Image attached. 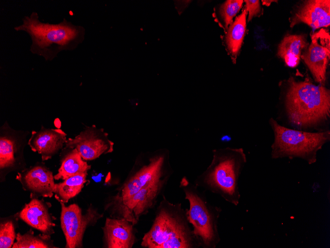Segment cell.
I'll use <instances>...</instances> for the list:
<instances>
[{
    "instance_id": "cell-1",
    "label": "cell",
    "mask_w": 330,
    "mask_h": 248,
    "mask_svg": "<svg viewBox=\"0 0 330 248\" xmlns=\"http://www.w3.org/2000/svg\"><path fill=\"white\" fill-rule=\"evenodd\" d=\"M14 29L27 32L32 41L31 51L46 60H52L61 51L74 50L82 42L84 34L82 27L65 19L59 24L41 22L36 12L25 17L22 24Z\"/></svg>"
},
{
    "instance_id": "cell-2",
    "label": "cell",
    "mask_w": 330,
    "mask_h": 248,
    "mask_svg": "<svg viewBox=\"0 0 330 248\" xmlns=\"http://www.w3.org/2000/svg\"><path fill=\"white\" fill-rule=\"evenodd\" d=\"M286 108L290 121L296 126L308 127L327 119L330 112V90L322 85L308 81L289 80Z\"/></svg>"
},
{
    "instance_id": "cell-3",
    "label": "cell",
    "mask_w": 330,
    "mask_h": 248,
    "mask_svg": "<svg viewBox=\"0 0 330 248\" xmlns=\"http://www.w3.org/2000/svg\"><path fill=\"white\" fill-rule=\"evenodd\" d=\"M181 207L161 204L152 226L144 236L141 246L148 248H191L200 246Z\"/></svg>"
},
{
    "instance_id": "cell-4",
    "label": "cell",
    "mask_w": 330,
    "mask_h": 248,
    "mask_svg": "<svg viewBox=\"0 0 330 248\" xmlns=\"http://www.w3.org/2000/svg\"><path fill=\"white\" fill-rule=\"evenodd\" d=\"M269 123L274 134L272 158H300L312 164L316 162L318 151L330 140V131L315 133L290 129L279 125L273 118Z\"/></svg>"
},
{
    "instance_id": "cell-5",
    "label": "cell",
    "mask_w": 330,
    "mask_h": 248,
    "mask_svg": "<svg viewBox=\"0 0 330 248\" xmlns=\"http://www.w3.org/2000/svg\"><path fill=\"white\" fill-rule=\"evenodd\" d=\"M246 157L242 149L227 148L214 155L204 182L208 190L237 205L241 198L238 180Z\"/></svg>"
},
{
    "instance_id": "cell-6",
    "label": "cell",
    "mask_w": 330,
    "mask_h": 248,
    "mask_svg": "<svg viewBox=\"0 0 330 248\" xmlns=\"http://www.w3.org/2000/svg\"><path fill=\"white\" fill-rule=\"evenodd\" d=\"M185 199L189 202L186 211L189 223L193 227V234L200 246L214 248L220 241L217 222L221 208L208 203L197 188H184Z\"/></svg>"
},
{
    "instance_id": "cell-7",
    "label": "cell",
    "mask_w": 330,
    "mask_h": 248,
    "mask_svg": "<svg viewBox=\"0 0 330 248\" xmlns=\"http://www.w3.org/2000/svg\"><path fill=\"white\" fill-rule=\"evenodd\" d=\"M29 132L16 130L5 121L0 127V181L5 180L9 173L26 168L24 149L28 144Z\"/></svg>"
},
{
    "instance_id": "cell-8",
    "label": "cell",
    "mask_w": 330,
    "mask_h": 248,
    "mask_svg": "<svg viewBox=\"0 0 330 248\" xmlns=\"http://www.w3.org/2000/svg\"><path fill=\"white\" fill-rule=\"evenodd\" d=\"M61 207L60 224L66 240V248H82L84 233L87 227L94 225L103 216L91 205L83 214L80 206L73 203L66 206L59 202Z\"/></svg>"
},
{
    "instance_id": "cell-9",
    "label": "cell",
    "mask_w": 330,
    "mask_h": 248,
    "mask_svg": "<svg viewBox=\"0 0 330 248\" xmlns=\"http://www.w3.org/2000/svg\"><path fill=\"white\" fill-rule=\"evenodd\" d=\"M114 143L102 128L86 127L74 138H68L65 147L76 149L84 160H92L113 150Z\"/></svg>"
},
{
    "instance_id": "cell-10",
    "label": "cell",
    "mask_w": 330,
    "mask_h": 248,
    "mask_svg": "<svg viewBox=\"0 0 330 248\" xmlns=\"http://www.w3.org/2000/svg\"><path fill=\"white\" fill-rule=\"evenodd\" d=\"M311 43L301 55L315 80L321 85L325 83L327 65L330 56V39L328 31L322 29L314 33Z\"/></svg>"
},
{
    "instance_id": "cell-11",
    "label": "cell",
    "mask_w": 330,
    "mask_h": 248,
    "mask_svg": "<svg viewBox=\"0 0 330 248\" xmlns=\"http://www.w3.org/2000/svg\"><path fill=\"white\" fill-rule=\"evenodd\" d=\"M16 179L30 196L51 198L54 195L55 183L53 172L42 163L37 162L18 172Z\"/></svg>"
},
{
    "instance_id": "cell-12",
    "label": "cell",
    "mask_w": 330,
    "mask_h": 248,
    "mask_svg": "<svg viewBox=\"0 0 330 248\" xmlns=\"http://www.w3.org/2000/svg\"><path fill=\"white\" fill-rule=\"evenodd\" d=\"M18 212L19 219L41 233L51 235L55 233L54 221L56 218L49 212L51 203L34 196Z\"/></svg>"
},
{
    "instance_id": "cell-13",
    "label": "cell",
    "mask_w": 330,
    "mask_h": 248,
    "mask_svg": "<svg viewBox=\"0 0 330 248\" xmlns=\"http://www.w3.org/2000/svg\"><path fill=\"white\" fill-rule=\"evenodd\" d=\"M67 134L59 128H46L32 131L28 145L34 152L41 155L42 161L51 159L63 148Z\"/></svg>"
},
{
    "instance_id": "cell-14",
    "label": "cell",
    "mask_w": 330,
    "mask_h": 248,
    "mask_svg": "<svg viewBox=\"0 0 330 248\" xmlns=\"http://www.w3.org/2000/svg\"><path fill=\"white\" fill-rule=\"evenodd\" d=\"M133 225L124 218H107L102 227L105 248H132L135 240Z\"/></svg>"
},
{
    "instance_id": "cell-15",
    "label": "cell",
    "mask_w": 330,
    "mask_h": 248,
    "mask_svg": "<svg viewBox=\"0 0 330 248\" xmlns=\"http://www.w3.org/2000/svg\"><path fill=\"white\" fill-rule=\"evenodd\" d=\"M290 27L303 22L314 29L328 27L330 24V1L308 0L302 5L290 22Z\"/></svg>"
},
{
    "instance_id": "cell-16",
    "label": "cell",
    "mask_w": 330,
    "mask_h": 248,
    "mask_svg": "<svg viewBox=\"0 0 330 248\" xmlns=\"http://www.w3.org/2000/svg\"><path fill=\"white\" fill-rule=\"evenodd\" d=\"M162 179L152 183L142 188L130 199L123 202L128 211L138 221L139 217L145 214L155 202L164 184Z\"/></svg>"
},
{
    "instance_id": "cell-17",
    "label": "cell",
    "mask_w": 330,
    "mask_h": 248,
    "mask_svg": "<svg viewBox=\"0 0 330 248\" xmlns=\"http://www.w3.org/2000/svg\"><path fill=\"white\" fill-rule=\"evenodd\" d=\"M60 166L54 179L63 180L82 173L87 172L91 166L87 164L76 149L63 148L60 154Z\"/></svg>"
},
{
    "instance_id": "cell-18",
    "label": "cell",
    "mask_w": 330,
    "mask_h": 248,
    "mask_svg": "<svg viewBox=\"0 0 330 248\" xmlns=\"http://www.w3.org/2000/svg\"><path fill=\"white\" fill-rule=\"evenodd\" d=\"M308 45L303 35H288L280 44L278 54L290 67L297 66L300 61L301 51Z\"/></svg>"
},
{
    "instance_id": "cell-19",
    "label": "cell",
    "mask_w": 330,
    "mask_h": 248,
    "mask_svg": "<svg viewBox=\"0 0 330 248\" xmlns=\"http://www.w3.org/2000/svg\"><path fill=\"white\" fill-rule=\"evenodd\" d=\"M87 172L69 177L63 182L55 184L54 197L59 201L67 203L78 195L86 181Z\"/></svg>"
},
{
    "instance_id": "cell-20",
    "label": "cell",
    "mask_w": 330,
    "mask_h": 248,
    "mask_svg": "<svg viewBox=\"0 0 330 248\" xmlns=\"http://www.w3.org/2000/svg\"><path fill=\"white\" fill-rule=\"evenodd\" d=\"M247 13V9L245 8L228 30L226 43L229 50L234 55L238 53L243 41L246 28Z\"/></svg>"
},
{
    "instance_id": "cell-21",
    "label": "cell",
    "mask_w": 330,
    "mask_h": 248,
    "mask_svg": "<svg viewBox=\"0 0 330 248\" xmlns=\"http://www.w3.org/2000/svg\"><path fill=\"white\" fill-rule=\"evenodd\" d=\"M12 248H58L51 236L41 233L35 235L32 229L23 234L18 233Z\"/></svg>"
},
{
    "instance_id": "cell-22",
    "label": "cell",
    "mask_w": 330,
    "mask_h": 248,
    "mask_svg": "<svg viewBox=\"0 0 330 248\" xmlns=\"http://www.w3.org/2000/svg\"><path fill=\"white\" fill-rule=\"evenodd\" d=\"M18 213L0 218V248H11L16 240V229L18 227Z\"/></svg>"
},
{
    "instance_id": "cell-23",
    "label": "cell",
    "mask_w": 330,
    "mask_h": 248,
    "mask_svg": "<svg viewBox=\"0 0 330 248\" xmlns=\"http://www.w3.org/2000/svg\"><path fill=\"white\" fill-rule=\"evenodd\" d=\"M243 1L242 0H229L221 5L220 8V14L226 28L232 23L233 18L240 10Z\"/></svg>"
},
{
    "instance_id": "cell-24",
    "label": "cell",
    "mask_w": 330,
    "mask_h": 248,
    "mask_svg": "<svg viewBox=\"0 0 330 248\" xmlns=\"http://www.w3.org/2000/svg\"><path fill=\"white\" fill-rule=\"evenodd\" d=\"M246 9L248 11V21H249L254 16L260 11L259 1L258 0H246Z\"/></svg>"
}]
</instances>
